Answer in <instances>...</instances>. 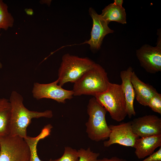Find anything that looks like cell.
Masks as SVG:
<instances>
[{
  "label": "cell",
  "mask_w": 161,
  "mask_h": 161,
  "mask_svg": "<svg viewBox=\"0 0 161 161\" xmlns=\"http://www.w3.org/2000/svg\"><path fill=\"white\" fill-rule=\"evenodd\" d=\"M23 98L16 91H13L10 95L9 101L11 107L10 132L12 136H18L23 138L27 136V128L33 118L45 117L51 118V110L43 112L31 111L24 106Z\"/></svg>",
  "instance_id": "cell-1"
},
{
  "label": "cell",
  "mask_w": 161,
  "mask_h": 161,
  "mask_svg": "<svg viewBox=\"0 0 161 161\" xmlns=\"http://www.w3.org/2000/svg\"><path fill=\"white\" fill-rule=\"evenodd\" d=\"M110 82L107 73L100 64L95 63L74 83L73 96L92 95L106 91Z\"/></svg>",
  "instance_id": "cell-2"
},
{
  "label": "cell",
  "mask_w": 161,
  "mask_h": 161,
  "mask_svg": "<svg viewBox=\"0 0 161 161\" xmlns=\"http://www.w3.org/2000/svg\"><path fill=\"white\" fill-rule=\"evenodd\" d=\"M107 112L95 97L89 99L87 106L89 118L86 123V132L92 140L98 142L109 138L111 130L106 120Z\"/></svg>",
  "instance_id": "cell-3"
},
{
  "label": "cell",
  "mask_w": 161,
  "mask_h": 161,
  "mask_svg": "<svg viewBox=\"0 0 161 161\" xmlns=\"http://www.w3.org/2000/svg\"><path fill=\"white\" fill-rule=\"evenodd\" d=\"M94 97L113 120L120 122L127 115L125 96L121 85L110 82L106 91Z\"/></svg>",
  "instance_id": "cell-4"
},
{
  "label": "cell",
  "mask_w": 161,
  "mask_h": 161,
  "mask_svg": "<svg viewBox=\"0 0 161 161\" xmlns=\"http://www.w3.org/2000/svg\"><path fill=\"white\" fill-rule=\"evenodd\" d=\"M95 63L87 57H79L69 53L64 54L58 70L59 85L62 86L68 82L74 83Z\"/></svg>",
  "instance_id": "cell-5"
},
{
  "label": "cell",
  "mask_w": 161,
  "mask_h": 161,
  "mask_svg": "<svg viewBox=\"0 0 161 161\" xmlns=\"http://www.w3.org/2000/svg\"><path fill=\"white\" fill-rule=\"evenodd\" d=\"M0 161H30V151L24 139L10 135L0 137Z\"/></svg>",
  "instance_id": "cell-6"
},
{
  "label": "cell",
  "mask_w": 161,
  "mask_h": 161,
  "mask_svg": "<svg viewBox=\"0 0 161 161\" xmlns=\"http://www.w3.org/2000/svg\"><path fill=\"white\" fill-rule=\"evenodd\" d=\"M58 83V79L47 84L35 83L32 91L33 97L37 100L49 98L59 103H65L66 100H70L73 97V92L72 90L64 89Z\"/></svg>",
  "instance_id": "cell-7"
},
{
  "label": "cell",
  "mask_w": 161,
  "mask_h": 161,
  "mask_svg": "<svg viewBox=\"0 0 161 161\" xmlns=\"http://www.w3.org/2000/svg\"><path fill=\"white\" fill-rule=\"evenodd\" d=\"M136 55L140 66L147 72L155 74L161 71V46L145 44L136 50Z\"/></svg>",
  "instance_id": "cell-8"
},
{
  "label": "cell",
  "mask_w": 161,
  "mask_h": 161,
  "mask_svg": "<svg viewBox=\"0 0 161 161\" xmlns=\"http://www.w3.org/2000/svg\"><path fill=\"white\" fill-rule=\"evenodd\" d=\"M111 132L109 140L103 143L104 146L109 147L114 144L134 147L136 140L139 138L133 132L131 121L122 123L117 125H111L109 126Z\"/></svg>",
  "instance_id": "cell-9"
},
{
  "label": "cell",
  "mask_w": 161,
  "mask_h": 161,
  "mask_svg": "<svg viewBox=\"0 0 161 161\" xmlns=\"http://www.w3.org/2000/svg\"><path fill=\"white\" fill-rule=\"evenodd\" d=\"M89 12L93 21L91 38L89 40L86 41L83 44H88L92 50L96 51L100 49L105 36L113 33L114 31L109 27L107 22L93 8H89Z\"/></svg>",
  "instance_id": "cell-10"
},
{
  "label": "cell",
  "mask_w": 161,
  "mask_h": 161,
  "mask_svg": "<svg viewBox=\"0 0 161 161\" xmlns=\"http://www.w3.org/2000/svg\"><path fill=\"white\" fill-rule=\"evenodd\" d=\"M131 123L133 133L139 137L161 135V118L156 115L135 118Z\"/></svg>",
  "instance_id": "cell-11"
},
{
  "label": "cell",
  "mask_w": 161,
  "mask_h": 161,
  "mask_svg": "<svg viewBox=\"0 0 161 161\" xmlns=\"http://www.w3.org/2000/svg\"><path fill=\"white\" fill-rule=\"evenodd\" d=\"M133 71L132 67L129 66L126 70L121 71L120 74L122 81L121 85L126 101V112L129 118L136 114L134 106L135 93L131 80Z\"/></svg>",
  "instance_id": "cell-12"
},
{
  "label": "cell",
  "mask_w": 161,
  "mask_h": 161,
  "mask_svg": "<svg viewBox=\"0 0 161 161\" xmlns=\"http://www.w3.org/2000/svg\"><path fill=\"white\" fill-rule=\"evenodd\" d=\"M131 80L137 100L140 104L147 106L150 99L158 92L153 86L141 80L134 71L132 72Z\"/></svg>",
  "instance_id": "cell-13"
},
{
  "label": "cell",
  "mask_w": 161,
  "mask_h": 161,
  "mask_svg": "<svg viewBox=\"0 0 161 161\" xmlns=\"http://www.w3.org/2000/svg\"><path fill=\"white\" fill-rule=\"evenodd\" d=\"M161 146V135L139 137L135 141L134 148L139 159H143L153 154L157 147Z\"/></svg>",
  "instance_id": "cell-14"
},
{
  "label": "cell",
  "mask_w": 161,
  "mask_h": 161,
  "mask_svg": "<svg viewBox=\"0 0 161 161\" xmlns=\"http://www.w3.org/2000/svg\"><path fill=\"white\" fill-rule=\"evenodd\" d=\"M101 16L109 24L112 21H115L122 24H126V15L125 8L118 6L114 3L106 6L102 10Z\"/></svg>",
  "instance_id": "cell-15"
},
{
  "label": "cell",
  "mask_w": 161,
  "mask_h": 161,
  "mask_svg": "<svg viewBox=\"0 0 161 161\" xmlns=\"http://www.w3.org/2000/svg\"><path fill=\"white\" fill-rule=\"evenodd\" d=\"M11 112L9 100L0 98V137L10 134Z\"/></svg>",
  "instance_id": "cell-16"
},
{
  "label": "cell",
  "mask_w": 161,
  "mask_h": 161,
  "mask_svg": "<svg viewBox=\"0 0 161 161\" xmlns=\"http://www.w3.org/2000/svg\"><path fill=\"white\" fill-rule=\"evenodd\" d=\"M52 126L50 124L45 126L38 136L31 137L28 136L24 138L28 145L30 151V161H41L37 154V146L38 142L50 134Z\"/></svg>",
  "instance_id": "cell-17"
},
{
  "label": "cell",
  "mask_w": 161,
  "mask_h": 161,
  "mask_svg": "<svg viewBox=\"0 0 161 161\" xmlns=\"http://www.w3.org/2000/svg\"><path fill=\"white\" fill-rule=\"evenodd\" d=\"M14 22V18L8 12L7 5L2 0H0V30H7L13 27Z\"/></svg>",
  "instance_id": "cell-18"
},
{
  "label": "cell",
  "mask_w": 161,
  "mask_h": 161,
  "mask_svg": "<svg viewBox=\"0 0 161 161\" xmlns=\"http://www.w3.org/2000/svg\"><path fill=\"white\" fill-rule=\"evenodd\" d=\"M78 151L69 147H65L64 153L61 157L56 160L50 159V161H78Z\"/></svg>",
  "instance_id": "cell-19"
},
{
  "label": "cell",
  "mask_w": 161,
  "mask_h": 161,
  "mask_svg": "<svg viewBox=\"0 0 161 161\" xmlns=\"http://www.w3.org/2000/svg\"><path fill=\"white\" fill-rule=\"evenodd\" d=\"M78 151L79 157L78 161H97L100 155L99 153L91 151L90 148L86 149L81 148Z\"/></svg>",
  "instance_id": "cell-20"
},
{
  "label": "cell",
  "mask_w": 161,
  "mask_h": 161,
  "mask_svg": "<svg viewBox=\"0 0 161 161\" xmlns=\"http://www.w3.org/2000/svg\"><path fill=\"white\" fill-rule=\"evenodd\" d=\"M147 106L154 112L161 114V94L158 92L155 94L149 100Z\"/></svg>",
  "instance_id": "cell-21"
},
{
  "label": "cell",
  "mask_w": 161,
  "mask_h": 161,
  "mask_svg": "<svg viewBox=\"0 0 161 161\" xmlns=\"http://www.w3.org/2000/svg\"><path fill=\"white\" fill-rule=\"evenodd\" d=\"M141 161H161V146L157 151Z\"/></svg>",
  "instance_id": "cell-22"
},
{
  "label": "cell",
  "mask_w": 161,
  "mask_h": 161,
  "mask_svg": "<svg viewBox=\"0 0 161 161\" xmlns=\"http://www.w3.org/2000/svg\"><path fill=\"white\" fill-rule=\"evenodd\" d=\"M97 161H127L126 160L119 158L118 157H114L110 158H103L100 159H97Z\"/></svg>",
  "instance_id": "cell-23"
},
{
  "label": "cell",
  "mask_w": 161,
  "mask_h": 161,
  "mask_svg": "<svg viewBox=\"0 0 161 161\" xmlns=\"http://www.w3.org/2000/svg\"><path fill=\"white\" fill-rule=\"evenodd\" d=\"M123 2V0H114L113 3L118 6L122 7Z\"/></svg>",
  "instance_id": "cell-24"
},
{
  "label": "cell",
  "mask_w": 161,
  "mask_h": 161,
  "mask_svg": "<svg viewBox=\"0 0 161 161\" xmlns=\"http://www.w3.org/2000/svg\"><path fill=\"white\" fill-rule=\"evenodd\" d=\"M2 64L0 62V68H1L2 67Z\"/></svg>",
  "instance_id": "cell-25"
},
{
  "label": "cell",
  "mask_w": 161,
  "mask_h": 161,
  "mask_svg": "<svg viewBox=\"0 0 161 161\" xmlns=\"http://www.w3.org/2000/svg\"><path fill=\"white\" fill-rule=\"evenodd\" d=\"M0 149H1V146H0Z\"/></svg>",
  "instance_id": "cell-26"
}]
</instances>
